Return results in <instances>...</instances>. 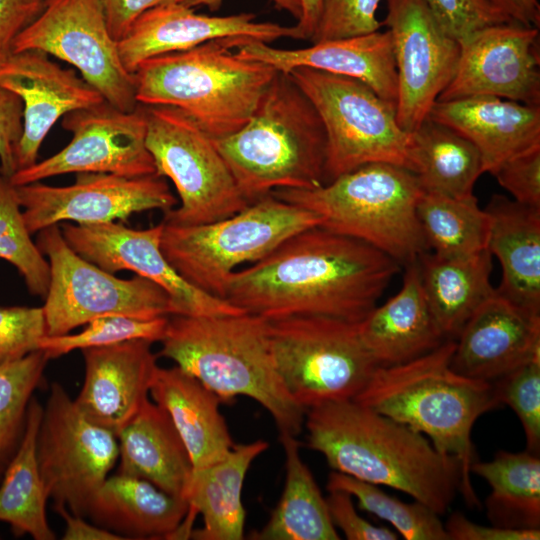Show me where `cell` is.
Instances as JSON below:
<instances>
[{
	"label": "cell",
	"mask_w": 540,
	"mask_h": 540,
	"mask_svg": "<svg viewBox=\"0 0 540 540\" xmlns=\"http://www.w3.org/2000/svg\"><path fill=\"white\" fill-rule=\"evenodd\" d=\"M399 270L398 262L369 244L315 226L233 272L224 299L269 320L324 316L359 323Z\"/></svg>",
	"instance_id": "obj_1"
},
{
	"label": "cell",
	"mask_w": 540,
	"mask_h": 540,
	"mask_svg": "<svg viewBox=\"0 0 540 540\" xmlns=\"http://www.w3.org/2000/svg\"><path fill=\"white\" fill-rule=\"evenodd\" d=\"M307 444L333 471L402 491L442 515L460 492L459 460L423 434L355 400L306 411Z\"/></svg>",
	"instance_id": "obj_2"
},
{
	"label": "cell",
	"mask_w": 540,
	"mask_h": 540,
	"mask_svg": "<svg viewBox=\"0 0 540 540\" xmlns=\"http://www.w3.org/2000/svg\"><path fill=\"white\" fill-rule=\"evenodd\" d=\"M455 340L409 362L379 366L355 401L426 436L434 447L456 457L462 470L460 493L467 505L479 506L471 481L478 460L472 442L477 419L501 405L490 382L455 372Z\"/></svg>",
	"instance_id": "obj_3"
},
{
	"label": "cell",
	"mask_w": 540,
	"mask_h": 540,
	"mask_svg": "<svg viewBox=\"0 0 540 540\" xmlns=\"http://www.w3.org/2000/svg\"><path fill=\"white\" fill-rule=\"evenodd\" d=\"M159 355L173 360L222 401L247 396L272 416L280 435L297 436L306 410L277 371L268 320L254 314L171 315Z\"/></svg>",
	"instance_id": "obj_4"
},
{
	"label": "cell",
	"mask_w": 540,
	"mask_h": 540,
	"mask_svg": "<svg viewBox=\"0 0 540 540\" xmlns=\"http://www.w3.org/2000/svg\"><path fill=\"white\" fill-rule=\"evenodd\" d=\"M214 141L249 203L277 189L324 185L325 129L289 74L277 72L250 120Z\"/></svg>",
	"instance_id": "obj_5"
},
{
	"label": "cell",
	"mask_w": 540,
	"mask_h": 540,
	"mask_svg": "<svg viewBox=\"0 0 540 540\" xmlns=\"http://www.w3.org/2000/svg\"><path fill=\"white\" fill-rule=\"evenodd\" d=\"M239 37L220 38L142 62L136 100L180 109L214 139L242 128L278 71L235 52Z\"/></svg>",
	"instance_id": "obj_6"
},
{
	"label": "cell",
	"mask_w": 540,
	"mask_h": 540,
	"mask_svg": "<svg viewBox=\"0 0 540 540\" xmlns=\"http://www.w3.org/2000/svg\"><path fill=\"white\" fill-rule=\"evenodd\" d=\"M423 192L408 169L376 162L314 189L271 194L319 215L321 227L365 242L405 266L427 249L417 217Z\"/></svg>",
	"instance_id": "obj_7"
},
{
	"label": "cell",
	"mask_w": 540,
	"mask_h": 540,
	"mask_svg": "<svg viewBox=\"0 0 540 540\" xmlns=\"http://www.w3.org/2000/svg\"><path fill=\"white\" fill-rule=\"evenodd\" d=\"M321 221L319 215L270 194L219 221L188 226L163 221L161 249L187 282L224 299L237 266L260 261Z\"/></svg>",
	"instance_id": "obj_8"
},
{
	"label": "cell",
	"mask_w": 540,
	"mask_h": 540,
	"mask_svg": "<svg viewBox=\"0 0 540 540\" xmlns=\"http://www.w3.org/2000/svg\"><path fill=\"white\" fill-rule=\"evenodd\" d=\"M317 110L326 134L324 184L369 163L410 171V133L396 105L355 78L300 67L288 73Z\"/></svg>",
	"instance_id": "obj_9"
},
{
	"label": "cell",
	"mask_w": 540,
	"mask_h": 540,
	"mask_svg": "<svg viewBox=\"0 0 540 540\" xmlns=\"http://www.w3.org/2000/svg\"><path fill=\"white\" fill-rule=\"evenodd\" d=\"M267 320L279 376L306 411L354 400L379 367L362 343L358 323L324 316Z\"/></svg>",
	"instance_id": "obj_10"
},
{
	"label": "cell",
	"mask_w": 540,
	"mask_h": 540,
	"mask_svg": "<svg viewBox=\"0 0 540 540\" xmlns=\"http://www.w3.org/2000/svg\"><path fill=\"white\" fill-rule=\"evenodd\" d=\"M146 146L155 175L175 185L180 205L165 213L164 222L197 225L230 217L250 203L240 192L214 138L191 117L171 106L142 105Z\"/></svg>",
	"instance_id": "obj_11"
},
{
	"label": "cell",
	"mask_w": 540,
	"mask_h": 540,
	"mask_svg": "<svg viewBox=\"0 0 540 540\" xmlns=\"http://www.w3.org/2000/svg\"><path fill=\"white\" fill-rule=\"evenodd\" d=\"M36 245L50 268L42 306L46 335L68 334L104 316L153 319L173 315L171 298L163 288L139 275L118 278L86 260L69 246L59 225L39 231Z\"/></svg>",
	"instance_id": "obj_12"
},
{
	"label": "cell",
	"mask_w": 540,
	"mask_h": 540,
	"mask_svg": "<svg viewBox=\"0 0 540 540\" xmlns=\"http://www.w3.org/2000/svg\"><path fill=\"white\" fill-rule=\"evenodd\" d=\"M37 461L54 507L87 516L119 457L117 436L90 421L58 383L51 385L37 436Z\"/></svg>",
	"instance_id": "obj_13"
},
{
	"label": "cell",
	"mask_w": 540,
	"mask_h": 540,
	"mask_svg": "<svg viewBox=\"0 0 540 540\" xmlns=\"http://www.w3.org/2000/svg\"><path fill=\"white\" fill-rule=\"evenodd\" d=\"M39 50L76 68L111 105L138 107L133 73L123 65L99 0H46L40 14L16 37L13 52Z\"/></svg>",
	"instance_id": "obj_14"
},
{
	"label": "cell",
	"mask_w": 540,
	"mask_h": 540,
	"mask_svg": "<svg viewBox=\"0 0 540 540\" xmlns=\"http://www.w3.org/2000/svg\"><path fill=\"white\" fill-rule=\"evenodd\" d=\"M62 126L72 133L63 149L10 178L14 186L69 173H111L127 177L155 175L146 146V117L142 105L130 112L107 101L67 113Z\"/></svg>",
	"instance_id": "obj_15"
},
{
	"label": "cell",
	"mask_w": 540,
	"mask_h": 540,
	"mask_svg": "<svg viewBox=\"0 0 540 540\" xmlns=\"http://www.w3.org/2000/svg\"><path fill=\"white\" fill-rule=\"evenodd\" d=\"M23 219L31 234L70 222L93 225L124 221L134 213H164L178 201L163 177H127L111 173H77L68 186L41 181L15 186Z\"/></svg>",
	"instance_id": "obj_16"
},
{
	"label": "cell",
	"mask_w": 540,
	"mask_h": 540,
	"mask_svg": "<svg viewBox=\"0 0 540 540\" xmlns=\"http://www.w3.org/2000/svg\"><path fill=\"white\" fill-rule=\"evenodd\" d=\"M382 23L391 35L397 73L396 118L411 133L429 115L452 80L459 42L438 22L425 0H386Z\"/></svg>",
	"instance_id": "obj_17"
},
{
	"label": "cell",
	"mask_w": 540,
	"mask_h": 540,
	"mask_svg": "<svg viewBox=\"0 0 540 540\" xmlns=\"http://www.w3.org/2000/svg\"><path fill=\"white\" fill-rule=\"evenodd\" d=\"M64 239L80 256L115 274L128 270L163 288L173 315L223 316L247 313L225 299L212 296L187 282L168 262L161 249L164 222L133 229L120 222L59 224Z\"/></svg>",
	"instance_id": "obj_18"
},
{
	"label": "cell",
	"mask_w": 540,
	"mask_h": 540,
	"mask_svg": "<svg viewBox=\"0 0 540 540\" xmlns=\"http://www.w3.org/2000/svg\"><path fill=\"white\" fill-rule=\"evenodd\" d=\"M459 44L455 74L437 101L493 96L540 106L539 28L494 24Z\"/></svg>",
	"instance_id": "obj_19"
},
{
	"label": "cell",
	"mask_w": 540,
	"mask_h": 540,
	"mask_svg": "<svg viewBox=\"0 0 540 540\" xmlns=\"http://www.w3.org/2000/svg\"><path fill=\"white\" fill-rule=\"evenodd\" d=\"M0 86L16 93L24 106L16 171L37 162L40 146L59 118L105 101L74 69L62 68L39 50L13 52L0 63Z\"/></svg>",
	"instance_id": "obj_20"
},
{
	"label": "cell",
	"mask_w": 540,
	"mask_h": 540,
	"mask_svg": "<svg viewBox=\"0 0 540 540\" xmlns=\"http://www.w3.org/2000/svg\"><path fill=\"white\" fill-rule=\"evenodd\" d=\"M253 13L210 16L196 13L179 2L158 5L143 13L118 41L124 67L134 73L145 60L187 50L205 42L247 37L264 43L281 38L296 39L294 26L255 21Z\"/></svg>",
	"instance_id": "obj_21"
},
{
	"label": "cell",
	"mask_w": 540,
	"mask_h": 540,
	"mask_svg": "<svg viewBox=\"0 0 540 540\" xmlns=\"http://www.w3.org/2000/svg\"><path fill=\"white\" fill-rule=\"evenodd\" d=\"M534 358H540V315L523 310L495 288L456 337L450 366L491 383Z\"/></svg>",
	"instance_id": "obj_22"
},
{
	"label": "cell",
	"mask_w": 540,
	"mask_h": 540,
	"mask_svg": "<svg viewBox=\"0 0 540 540\" xmlns=\"http://www.w3.org/2000/svg\"><path fill=\"white\" fill-rule=\"evenodd\" d=\"M147 340L83 349L85 376L74 399L79 410L116 436L148 399L158 367Z\"/></svg>",
	"instance_id": "obj_23"
},
{
	"label": "cell",
	"mask_w": 540,
	"mask_h": 540,
	"mask_svg": "<svg viewBox=\"0 0 540 540\" xmlns=\"http://www.w3.org/2000/svg\"><path fill=\"white\" fill-rule=\"evenodd\" d=\"M235 52L288 74L300 67L355 78L380 97L397 102V73L391 35L373 33L312 43L301 49H279L258 40L240 37Z\"/></svg>",
	"instance_id": "obj_24"
},
{
	"label": "cell",
	"mask_w": 540,
	"mask_h": 540,
	"mask_svg": "<svg viewBox=\"0 0 540 540\" xmlns=\"http://www.w3.org/2000/svg\"><path fill=\"white\" fill-rule=\"evenodd\" d=\"M469 140L494 174L509 158L540 145V106L493 96L437 101L428 115Z\"/></svg>",
	"instance_id": "obj_25"
},
{
	"label": "cell",
	"mask_w": 540,
	"mask_h": 540,
	"mask_svg": "<svg viewBox=\"0 0 540 540\" xmlns=\"http://www.w3.org/2000/svg\"><path fill=\"white\" fill-rule=\"evenodd\" d=\"M417 260L405 265L398 293L357 324L362 343L378 366L409 362L447 340L430 311Z\"/></svg>",
	"instance_id": "obj_26"
},
{
	"label": "cell",
	"mask_w": 540,
	"mask_h": 540,
	"mask_svg": "<svg viewBox=\"0 0 540 540\" xmlns=\"http://www.w3.org/2000/svg\"><path fill=\"white\" fill-rule=\"evenodd\" d=\"M484 209L490 216L487 248L502 271L497 293L540 315V208L495 194Z\"/></svg>",
	"instance_id": "obj_27"
},
{
	"label": "cell",
	"mask_w": 540,
	"mask_h": 540,
	"mask_svg": "<svg viewBox=\"0 0 540 540\" xmlns=\"http://www.w3.org/2000/svg\"><path fill=\"white\" fill-rule=\"evenodd\" d=\"M149 393L171 418L192 471L220 461L235 445L219 411L221 398L178 366H158Z\"/></svg>",
	"instance_id": "obj_28"
},
{
	"label": "cell",
	"mask_w": 540,
	"mask_h": 540,
	"mask_svg": "<svg viewBox=\"0 0 540 540\" xmlns=\"http://www.w3.org/2000/svg\"><path fill=\"white\" fill-rule=\"evenodd\" d=\"M188 510L184 499L145 479L117 473L97 490L87 516L124 539H175Z\"/></svg>",
	"instance_id": "obj_29"
},
{
	"label": "cell",
	"mask_w": 540,
	"mask_h": 540,
	"mask_svg": "<svg viewBox=\"0 0 540 540\" xmlns=\"http://www.w3.org/2000/svg\"><path fill=\"white\" fill-rule=\"evenodd\" d=\"M117 438L118 473L145 479L184 499L192 463L171 418L162 407L147 399Z\"/></svg>",
	"instance_id": "obj_30"
},
{
	"label": "cell",
	"mask_w": 540,
	"mask_h": 540,
	"mask_svg": "<svg viewBox=\"0 0 540 540\" xmlns=\"http://www.w3.org/2000/svg\"><path fill=\"white\" fill-rule=\"evenodd\" d=\"M268 443L256 440L234 445L220 461L192 471L184 500L189 512L200 514L203 527L192 530L197 540H241L244 538L246 511L241 494L251 463L265 450Z\"/></svg>",
	"instance_id": "obj_31"
},
{
	"label": "cell",
	"mask_w": 540,
	"mask_h": 540,
	"mask_svg": "<svg viewBox=\"0 0 540 540\" xmlns=\"http://www.w3.org/2000/svg\"><path fill=\"white\" fill-rule=\"evenodd\" d=\"M422 287L436 324L455 340L473 312L495 288L489 250L467 257H443L426 251L418 257Z\"/></svg>",
	"instance_id": "obj_32"
},
{
	"label": "cell",
	"mask_w": 540,
	"mask_h": 540,
	"mask_svg": "<svg viewBox=\"0 0 540 540\" xmlns=\"http://www.w3.org/2000/svg\"><path fill=\"white\" fill-rule=\"evenodd\" d=\"M410 161L424 191L455 198L475 196L474 185L484 173L477 148L430 117L410 133Z\"/></svg>",
	"instance_id": "obj_33"
},
{
	"label": "cell",
	"mask_w": 540,
	"mask_h": 540,
	"mask_svg": "<svg viewBox=\"0 0 540 540\" xmlns=\"http://www.w3.org/2000/svg\"><path fill=\"white\" fill-rule=\"evenodd\" d=\"M285 453V485L280 501L255 540H338L326 503L311 471L299 454L295 436L280 435Z\"/></svg>",
	"instance_id": "obj_34"
},
{
	"label": "cell",
	"mask_w": 540,
	"mask_h": 540,
	"mask_svg": "<svg viewBox=\"0 0 540 540\" xmlns=\"http://www.w3.org/2000/svg\"><path fill=\"white\" fill-rule=\"evenodd\" d=\"M43 407L32 397L20 445L7 465L0 485V521L15 536L53 540L46 516L48 495L41 478L36 447Z\"/></svg>",
	"instance_id": "obj_35"
},
{
	"label": "cell",
	"mask_w": 540,
	"mask_h": 540,
	"mask_svg": "<svg viewBox=\"0 0 540 540\" xmlns=\"http://www.w3.org/2000/svg\"><path fill=\"white\" fill-rule=\"evenodd\" d=\"M471 472L491 487L485 506L492 525L540 529L539 455L499 451L490 461L476 460Z\"/></svg>",
	"instance_id": "obj_36"
},
{
	"label": "cell",
	"mask_w": 540,
	"mask_h": 540,
	"mask_svg": "<svg viewBox=\"0 0 540 540\" xmlns=\"http://www.w3.org/2000/svg\"><path fill=\"white\" fill-rule=\"evenodd\" d=\"M417 217L427 245L443 257H467L487 250L490 216L475 196L455 198L424 191Z\"/></svg>",
	"instance_id": "obj_37"
},
{
	"label": "cell",
	"mask_w": 540,
	"mask_h": 540,
	"mask_svg": "<svg viewBox=\"0 0 540 540\" xmlns=\"http://www.w3.org/2000/svg\"><path fill=\"white\" fill-rule=\"evenodd\" d=\"M326 487L348 493L359 509L390 523L406 540H450L440 515L419 501L404 502L378 485L336 471L329 474Z\"/></svg>",
	"instance_id": "obj_38"
},
{
	"label": "cell",
	"mask_w": 540,
	"mask_h": 540,
	"mask_svg": "<svg viewBox=\"0 0 540 540\" xmlns=\"http://www.w3.org/2000/svg\"><path fill=\"white\" fill-rule=\"evenodd\" d=\"M49 358L41 350L0 365V480L24 434L29 403Z\"/></svg>",
	"instance_id": "obj_39"
},
{
	"label": "cell",
	"mask_w": 540,
	"mask_h": 540,
	"mask_svg": "<svg viewBox=\"0 0 540 540\" xmlns=\"http://www.w3.org/2000/svg\"><path fill=\"white\" fill-rule=\"evenodd\" d=\"M0 258L22 275L29 292L44 298L50 281L49 263L31 239L15 186L0 173Z\"/></svg>",
	"instance_id": "obj_40"
},
{
	"label": "cell",
	"mask_w": 540,
	"mask_h": 540,
	"mask_svg": "<svg viewBox=\"0 0 540 540\" xmlns=\"http://www.w3.org/2000/svg\"><path fill=\"white\" fill-rule=\"evenodd\" d=\"M168 317L140 319L128 316H104L86 324L76 334L44 336L39 350L49 359L58 358L73 350L103 347L128 340L161 341L167 327Z\"/></svg>",
	"instance_id": "obj_41"
},
{
	"label": "cell",
	"mask_w": 540,
	"mask_h": 540,
	"mask_svg": "<svg viewBox=\"0 0 540 540\" xmlns=\"http://www.w3.org/2000/svg\"><path fill=\"white\" fill-rule=\"evenodd\" d=\"M501 404L508 405L520 420L526 451L540 452V358H534L491 382Z\"/></svg>",
	"instance_id": "obj_42"
},
{
	"label": "cell",
	"mask_w": 540,
	"mask_h": 540,
	"mask_svg": "<svg viewBox=\"0 0 540 540\" xmlns=\"http://www.w3.org/2000/svg\"><path fill=\"white\" fill-rule=\"evenodd\" d=\"M381 0H322L312 43L361 36L379 31L376 17Z\"/></svg>",
	"instance_id": "obj_43"
},
{
	"label": "cell",
	"mask_w": 540,
	"mask_h": 540,
	"mask_svg": "<svg viewBox=\"0 0 540 540\" xmlns=\"http://www.w3.org/2000/svg\"><path fill=\"white\" fill-rule=\"evenodd\" d=\"M46 334L42 307H0V365L39 350Z\"/></svg>",
	"instance_id": "obj_44"
},
{
	"label": "cell",
	"mask_w": 540,
	"mask_h": 540,
	"mask_svg": "<svg viewBox=\"0 0 540 540\" xmlns=\"http://www.w3.org/2000/svg\"><path fill=\"white\" fill-rule=\"evenodd\" d=\"M443 29L458 42L484 27L512 21L486 0H425Z\"/></svg>",
	"instance_id": "obj_45"
},
{
	"label": "cell",
	"mask_w": 540,
	"mask_h": 540,
	"mask_svg": "<svg viewBox=\"0 0 540 540\" xmlns=\"http://www.w3.org/2000/svg\"><path fill=\"white\" fill-rule=\"evenodd\" d=\"M493 176L513 200L540 208V145L509 158Z\"/></svg>",
	"instance_id": "obj_46"
},
{
	"label": "cell",
	"mask_w": 540,
	"mask_h": 540,
	"mask_svg": "<svg viewBox=\"0 0 540 540\" xmlns=\"http://www.w3.org/2000/svg\"><path fill=\"white\" fill-rule=\"evenodd\" d=\"M326 503L331 520L349 540H396L397 532L376 526L361 517L355 509L352 496L343 491H329Z\"/></svg>",
	"instance_id": "obj_47"
},
{
	"label": "cell",
	"mask_w": 540,
	"mask_h": 540,
	"mask_svg": "<svg viewBox=\"0 0 540 540\" xmlns=\"http://www.w3.org/2000/svg\"><path fill=\"white\" fill-rule=\"evenodd\" d=\"M23 101L0 86V173L10 178L16 172L15 151L23 132Z\"/></svg>",
	"instance_id": "obj_48"
},
{
	"label": "cell",
	"mask_w": 540,
	"mask_h": 540,
	"mask_svg": "<svg viewBox=\"0 0 540 540\" xmlns=\"http://www.w3.org/2000/svg\"><path fill=\"white\" fill-rule=\"evenodd\" d=\"M46 0H0V63L13 53L16 37L43 10Z\"/></svg>",
	"instance_id": "obj_49"
},
{
	"label": "cell",
	"mask_w": 540,
	"mask_h": 540,
	"mask_svg": "<svg viewBox=\"0 0 540 540\" xmlns=\"http://www.w3.org/2000/svg\"><path fill=\"white\" fill-rule=\"evenodd\" d=\"M450 540H538L540 529H513L474 523L460 512L444 523Z\"/></svg>",
	"instance_id": "obj_50"
},
{
	"label": "cell",
	"mask_w": 540,
	"mask_h": 540,
	"mask_svg": "<svg viewBox=\"0 0 540 540\" xmlns=\"http://www.w3.org/2000/svg\"><path fill=\"white\" fill-rule=\"evenodd\" d=\"M108 30L119 41L146 11L175 0H99Z\"/></svg>",
	"instance_id": "obj_51"
},
{
	"label": "cell",
	"mask_w": 540,
	"mask_h": 540,
	"mask_svg": "<svg viewBox=\"0 0 540 540\" xmlns=\"http://www.w3.org/2000/svg\"><path fill=\"white\" fill-rule=\"evenodd\" d=\"M65 522L64 540H123L114 532L85 521L82 516L72 514L63 506L55 507Z\"/></svg>",
	"instance_id": "obj_52"
},
{
	"label": "cell",
	"mask_w": 540,
	"mask_h": 540,
	"mask_svg": "<svg viewBox=\"0 0 540 540\" xmlns=\"http://www.w3.org/2000/svg\"><path fill=\"white\" fill-rule=\"evenodd\" d=\"M512 21L539 28L540 4L538 0H486Z\"/></svg>",
	"instance_id": "obj_53"
},
{
	"label": "cell",
	"mask_w": 540,
	"mask_h": 540,
	"mask_svg": "<svg viewBox=\"0 0 540 540\" xmlns=\"http://www.w3.org/2000/svg\"><path fill=\"white\" fill-rule=\"evenodd\" d=\"M301 16L294 25L296 39H312L321 13L322 0H300Z\"/></svg>",
	"instance_id": "obj_54"
},
{
	"label": "cell",
	"mask_w": 540,
	"mask_h": 540,
	"mask_svg": "<svg viewBox=\"0 0 540 540\" xmlns=\"http://www.w3.org/2000/svg\"><path fill=\"white\" fill-rule=\"evenodd\" d=\"M224 0H175L174 2H179L185 4L189 7L196 6H206L211 11L218 10ZM275 6L279 9L287 11L292 15L296 20L301 16V3L300 0H270Z\"/></svg>",
	"instance_id": "obj_55"
}]
</instances>
